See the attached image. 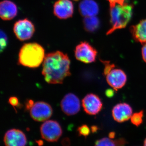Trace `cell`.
Returning a JSON list of instances; mask_svg holds the SVG:
<instances>
[{
	"instance_id": "1",
	"label": "cell",
	"mask_w": 146,
	"mask_h": 146,
	"mask_svg": "<svg viewBox=\"0 0 146 146\" xmlns=\"http://www.w3.org/2000/svg\"><path fill=\"white\" fill-rule=\"evenodd\" d=\"M70 60L67 54L57 51L45 55L42 74L45 81L50 84H61L71 75Z\"/></svg>"
},
{
	"instance_id": "2",
	"label": "cell",
	"mask_w": 146,
	"mask_h": 146,
	"mask_svg": "<svg viewBox=\"0 0 146 146\" xmlns=\"http://www.w3.org/2000/svg\"><path fill=\"white\" fill-rule=\"evenodd\" d=\"M45 56L44 49L41 45L36 43H27L20 49L18 63L28 68H36L43 62Z\"/></svg>"
},
{
	"instance_id": "3",
	"label": "cell",
	"mask_w": 146,
	"mask_h": 146,
	"mask_svg": "<svg viewBox=\"0 0 146 146\" xmlns=\"http://www.w3.org/2000/svg\"><path fill=\"white\" fill-rule=\"evenodd\" d=\"M133 10V5L126 2L110 6L111 27L108 31L107 35L111 34L117 30L125 28L131 19Z\"/></svg>"
},
{
	"instance_id": "4",
	"label": "cell",
	"mask_w": 146,
	"mask_h": 146,
	"mask_svg": "<svg viewBox=\"0 0 146 146\" xmlns=\"http://www.w3.org/2000/svg\"><path fill=\"white\" fill-rule=\"evenodd\" d=\"M42 138L49 142H56L62 135V128L59 123L54 120H48L40 127Z\"/></svg>"
},
{
	"instance_id": "5",
	"label": "cell",
	"mask_w": 146,
	"mask_h": 146,
	"mask_svg": "<svg viewBox=\"0 0 146 146\" xmlns=\"http://www.w3.org/2000/svg\"><path fill=\"white\" fill-rule=\"evenodd\" d=\"M13 31L17 39L24 41L32 37L35 31V27L31 21L25 18L16 22L13 26Z\"/></svg>"
},
{
	"instance_id": "6",
	"label": "cell",
	"mask_w": 146,
	"mask_h": 146,
	"mask_svg": "<svg viewBox=\"0 0 146 146\" xmlns=\"http://www.w3.org/2000/svg\"><path fill=\"white\" fill-rule=\"evenodd\" d=\"M97 51L88 42H81L76 47L75 56L76 59L85 63L95 62Z\"/></svg>"
},
{
	"instance_id": "7",
	"label": "cell",
	"mask_w": 146,
	"mask_h": 146,
	"mask_svg": "<svg viewBox=\"0 0 146 146\" xmlns=\"http://www.w3.org/2000/svg\"><path fill=\"white\" fill-rule=\"evenodd\" d=\"M53 110L50 104L44 102H37L30 110L31 117L35 121H45L52 115Z\"/></svg>"
},
{
	"instance_id": "8",
	"label": "cell",
	"mask_w": 146,
	"mask_h": 146,
	"mask_svg": "<svg viewBox=\"0 0 146 146\" xmlns=\"http://www.w3.org/2000/svg\"><path fill=\"white\" fill-rule=\"evenodd\" d=\"M60 106L63 112L68 116H72L78 113L80 110V100L74 94L70 93L63 98Z\"/></svg>"
},
{
	"instance_id": "9",
	"label": "cell",
	"mask_w": 146,
	"mask_h": 146,
	"mask_svg": "<svg viewBox=\"0 0 146 146\" xmlns=\"http://www.w3.org/2000/svg\"><path fill=\"white\" fill-rule=\"evenodd\" d=\"M74 11V5L70 0H58L54 5V14L60 19L71 18L73 16Z\"/></svg>"
},
{
	"instance_id": "10",
	"label": "cell",
	"mask_w": 146,
	"mask_h": 146,
	"mask_svg": "<svg viewBox=\"0 0 146 146\" xmlns=\"http://www.w3.org/2000/svg\"><path fill=\"white\" fill-rule=\"evenodd\" d=\"M3 141L5 146H26L27 144L25 134L22 131L16 129L7 131Z\"/></svg>"
},
{
	"instance_id": "11",
	"label": "cell",
	"mask_w": 146,
	"mask_h": 146,
	"mask_svg": "<svg viewBox=\"0 0 146 146\" xmlns=\"http://www.w3.org/2000/svg\"><path fill=\"white\" fill-rule=\"evenodd\" d=\"M84 111L90 115H96L101 110L102 103L99 97L93 94H88L82 100Z\"/></svg>"
},
{
	"instance_id": "12",
	"label": "cell",
	"mask_w": 146,
	"mask_h": 146,
	"mask_svg": "<svg viewBox=\"0 0 146 146\" xmlns=\"http://www.w3.org/2000/svg\"><path fill=\"white\" fill-rule=\"evenodd\" d=\"M127 80L125 73L121 69H113L106 75L108 83L115 90L123 87L126 82Z\"/></svg>"
},
{
	"instance_id": "13",
	"label": "cell",
	"mask_w": 146,
	"mask_h": 146,
	"mask_svg": "<svg viewBox=\"0 0 146 146\" xmlns=\"http://www.w3.org/2000/svg\"><path fill=\"white\" fill-rule=\"evenodd\" d=\"M132 115V109L127 103L116 105L112 110L113 119L118 123H123L130 119Z\"/></svg>"
},
{
	"instance_id": "14",
	"label": "cell",
	"mask_w": 146,
	"mask_h": 146,
	"mask_svg": "<svg viewBox=\"0 0 146 146\" xmlns=\"http://www.w3.org/2000/svg\"><path fill=\"white\" fill-rule=\"evenodd\" d=\"M18 13L17 6L9 0H3L0 3V16L3 21H10Z\"/></svg>"
},
{
	"instance_id": "15",
	"label": "cell",
	"mask_w": 146,
	"mask_h": 146,
	"mask_svg": "<svg viewBox=\"0 0 146 146\" xmlns=\"http://www.w3.org/2000/svg\"><path fill=\"white\" fill-rule=\"evenodd\" d=\"M79 11L83 17H90L96 16L99 11V8L94 0H83L79 4Z\"/></svg>"
},
{
	"instance_id": "16",
	"label": "cell",
	"mask_w": 146,
	"mask_h": 146,
	"mask_svg": "<svg viewBox=\"0 0 146 146\" xmlns=\"http://www.w3.org/2000/svg\"><path fill=\"white\" fill-rule=\"evenodd\" d=\"M130 31L136 42L142 44L146 43V19L131 27Z\"/></svg>"
},
{
	"instance_id": "17",
	"label": "cell",
	"mask_w": 146,
	"mask_h": 146,
	"mask_svg": "<svg viewBox=\"0 0 146 146\" xmlns=\"http://www.w3.org/2000/svg\"><path fill=\"white\" fill-rule=\"evenodd\" d=\"M100 21L96 16L84 17L83 25L85 30L89 32H94L100 26Z\"/></svg>"
},
{
	"instance_id": "18",
	"label": "cell",
	"mask_w": 146,
	"mask_h": 146,
	"mask_svg": "<svg viewBox=\"0 0 146 146\" xmlns=\"http://www.w3.org/2000/svg\"><path fill=\"white\" fill-rule=\"evenodd\" d=\"M125 142L123 139L114 141L110 138H104L98 140L95 146H125Z\"/></svg>"
},
{
	"instance_id": "19",
	"label": "cell",
	"mask_w": 146,
	"mask_h": 146,
	"mask_svg": "<svg viewBox=\"0 0 146 146\" xmlns=\"http://www.w3.org/2000/svg\"><path fill=\"white\" fill-rule=\"evenodd\" d=\"M143 111L134 113L130 118L131 121L134 125L139 126L143 123Z\"/></svg>"
},
{
	"instance_id": "20",
	"label": "cell",
	"mask_w": 146,
	"mask_h": 146,
	"mask_svg": "<svg viewBox=\"0 0 146 146\" xmlns=\"http://www.w3.org/2000/svg\"><path fill=\"white\" fill-rule=\"evenodd\" d=\"M78 131L80 136L86 137L90 134L91 130L88 126L83 125L78 128Z\"/></svg>"
},
{
	"instance_id": "21",
	"label": "cell",
	"mask_w": 146,
	"mask_h": 146,
	"mask_svg": "<svg viewBox=\"0 0 146 146\" xmlns=\"http://www.w3.org/2000/svg\"><path fill=\"white\" fill-rule=\"evenodd\" d=\"M103 63L105 65L104 72L105 75L106 76L108 73L110 72L113 69H114L115 65L114 64H111L109 62H107V61H104Z\"/></svg>"
},
{
	"instance_id": "22",
	"label": "cell",
	"mask_w": 146,
	"mask_h": 146,
	"mask_svg": "<svg viewBox=\"0 0 146 146\" xmlns=\"http://www.w3.org/2000/svg\"><path fill=\"white\" fill-rule=\"evenodd\" d=\"M1 51L5 48L7 44V38L6 35L4 33L1 32Z\"/></svg>"
},
{
	"instance_id": "23",
	"label": "cell",
	"mask_w": 146,
	"mask_h": 146,
	"mask_svg": "<svg viewBox=\"0 0 146 146\" xmlns=\"http://www.w3.org/2000/svg\"><path fill=\"white\" fill-rule=\"evenodd\" d=\"M9 102L13 106H18L19 104L18 99L15 97H10L9 100Z\"/></svg>"
},
{
	"instance_id": "24",
	"label": "cell",
	"mask_w": 146,
	"mask_h": 146,
	"mask_svg": "<svg viewBox=\"0 0 146 146\" xmlns=\"http://www.w3.org/2000/svg\"><path fill=\"white\" fill-rule=\"evenodd\" d=\"M109 1L110 6L114 5L116 3H123L125 2V0H108Z\"/></svg>"
},
{
	"instance_id": "25",
	"label": "cell",
	"mask_w": 146,
	"mask_h": 146,
	"mask_svg": "<svg viewBox=\"0 0 146 146\" xmlns=\"http://www.w3.org/2000/svg\"><path fill=\"white\" fill-rule=\"evenodd\" d=\"M34 104V102L32 100H29L26 104V109L27 110H30Z\"/></svg>"
},
{
	"instance_id": "26",
	"label": "cell",
	"mask_w": 146,
	"mask_h": 146,
	"mask_svg": "<svg viewBox=\"0 0 146 146\" xmlns=\"http://www.w3.org/2000/svg\"><path fill=\"white\" fill-rule=\"evenodd\" d=\"M142 55L143 59L146 63V44H145L142 48Z\"/></svg>"
},
{
	"instance_id": "27",
	"label": "cell",
	"mask_w": 146,
	"mask_h": 146,
	"mask_svg": "<svg viewBox=\"0 0 146 146\" xmlns=\"http://www.w3.org/2000/svg\"><path fill=\"white\" fill-rule=\"evenodd\" d=\"M106 96L108 97H111L114 95V92L113 90H111V89H108L107 91H106Z\"/></svg>"
},
{
	"instance_id": "28",
	"label": "cell",
	"mask_w": 146,
	"mask_h": 146,
	"mask_svg": "<svg viewBox=\"0 0 146 146\" xmlns=\"http://www.w3.org/2000/svg\"><path fill=\"white\" fill-rule=\"evenodd\" d=\"M115 132H111V133H109V138H111V139H113L115 138Z\"/></svg>"
},
{
	"instance_id": "29",
	"label": "cell",
	"mask_w": 146,
	"mask_h": 146,
	"mask_svg": "<svg viewBox=\"0 0 146 146\" xmlns=\"http://www.w3.org/2000/svg\"><path fill=\"white\" fill-rule=\"evenodd\" d=\"M98 130V127L96 126H93L91 127V130L93 132H95Z\"/></svg>"
},
{
	"instance_id": "30",
	"label": "cell",
	"mask_w": 146,
	"mask_h": 146,
	"mask_svg": "<svg viewBox=\"0 0 146 146\" xmlns=\"http://www.w3.org/2000/svg\"><path fill=\"white\" fill-rule=\"evenodd\" d=\"M144 146H146V138L144 141Z\"/></svg>"
},
{
	"instance_id": "31",
	"label": "cell",
	"mask_w": 146,
	"mask_h": 146,
	"mask_svg": "<svg viewBox=\"0 0 146 146\" xmlns=\"http://www.w3.org/2000/svg\"><path fill=\"white\" fill-rule=\"evenodd\" d=\"M74 1H78V0H74Z\"/></svg>"
}]
</instances>
